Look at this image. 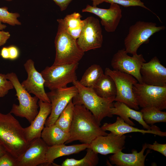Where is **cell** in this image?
Masks as SVG:
<instances>
[{
	"label": "cell",
	"mask_w": 166,
	"mask_h": 166,
	"mask_svg": "<svg viewBox=\"0 0 166 166\" xmlns=\"http://www.w3.org/2000/svg\"><path fill=\"white\" fill-rule=\"evenodd\" d=\"M69 132L70 137L65 144L78 140L82 143L90 144L97 137L108 134L98 124L91 112L81 105H74Z\"/></svg>",
	"instance_id": "cell-1"
},
{
	"label": "cell",
	"mask_w": 166,
	"mask_h": 166,
	"mask_svg": "<svg viewBox=\"0 0 166 166\" xmlns=\"http://www.w3.org/2000/svg\"><path fill=\"white\" fill-rule=\"evenodd\" d=\"M30 142L26 140L24 128L10 113H0V144L16 159L28 148Z\"/></svg>",
	"instance_id": "cell-2"
},
{
	"label": "cell",
	"mask_w": 166,
	"mask_h": 166,
	"mask_svg": "<svg viewBox=\"0 0 166 166\" xmlns=\"http://www.w3.org/2000/svg\"><path fill=\"white\" fill-rule=\"evenodd\" d=\"M72 83L78 91L77 94L72 100L74 105H84L91 112L100 126L104 118L113 117L111 109L113 106L115 97H102L98 95L92 88L81 85L79 81H75Z\"/></svg>",
	"instance_id": "cell-3"
},
{
	"label": "cell",
	"mask_w": 166,
	"mask_h": 166,
	"mask_svg": "<svg viewBox=\"0 0 166 166\" xmlns=\"http://www.w3.org/2000/svg\"><path fill=\"white\" fill-rule=\"evenodd\" d=\"M57 21L58 26L54 41L56 55L52 65L79 63L84 52L78 46L76 40L65 30L62 19H58Z\"/></svg>",
	"instance_id": "cell-4"
},
{
	"label": "cell",
	"mask_w": 166,
	"mask_h": 166,
	"mask_svg": "<svg viewBox=\"0 0 166 166\" xmlns=\"http://www.w3.org/2000/svg\"><path fill=\"white\" fill-rule=\"evenodd\" d=\"M6 78L12 83L19 101V105L14 104L10 112L15 116L26 118L30 124L38 115L39 99L32 97L20 83L16 74L13 72L6 75Z\"/></svg>",
	"instance_id": "cell-5"
},
{
	"label": "cell",
	"mask_w": 166,
	"mask_h": 166,
	"mask_svg": "<svg viewBox=\"0 0 166 166\" xmlns=\"http://www.w3.org/2000/svg\"><path fill=\"white\" fill-rule=\"evenodd\" d=\"M165 29L164 26H157L155 23L139 21L131 26L124 41L125 49L128 53L137 54L139 47L148 43L154 34Z\"/></svg>",
	"instance_id": "cell-6"
},
{
	"label": "cell",
	"mask_w": 166,
	"mask_h": 166,
	"mask_svg": "<svg viewBox=\"0 0 166 166\" xmlns=\"http://www.w3.org/2000/svg\"><path fill=\"white\" fill-rule=\"evenodd\" d=\"M79 63L46 66L41 73L44 80V86L50 90L67 87L77 80L76 71Z\"/></svg>",
	"instance_id": "cell-7"
},
{
	"label": "cell",
	"mask_w": 166,
	"mask_h": 166,
	"mask_svg": "<svg viewBox=\"0 0 166 166\" xmlns=\"http://www.w3.org/2000/svg\"><path fill=\"white\" fill-rule=\"evenodd\" d=\"M104 73L110 76L115 82L116 89L115 101L123 102L130 108L138 110L139 106L132 90L133 85L138 82L137 80L131 75L109 68L105 69Z\"/></svg>",
	"instance_id": "cell-8"
},
{
	"label": "cell",
	"mask_w": 166,
	"mask_h": 166,
	"mask_svg": "<svg viewBox=\"0 0 166 166\" xmlns=\"http://www.w3.org/2000/svg\"><path fill=\"white\" fill-rule=\"evenodd\" d=\"M133 92L140 107H153L160 110L166 109V86H158L137 82Z\"/></svg>",
	"instance_id": "cell-9"
},
{
	"label": "cell",
	"mask_w": 166,
	"mask_h": 166,
	"mask_svg": "<svg viewBox=\"0 0 166 166\" xmlns=\"http://www.w3.org/2000/svg\"><path fill=\"white\" fill-rule=\"evenodd\" d=\"M84 25L77 43L84 52L102 46L103 38L102 29L98 19L93 16L84 20Z\"/></svg>",
	"instance_id": "cell-10"
},
{
	"label": "cell",
	"mask_w": 166,
	"mask_h": 166,
	"mask_svg": "<svg viewBox=\"0 0 166 166\" xmlns=\"http://www.w3.org/2000/svg\"><path fill=\"white\" fill-rule=\"evenodd\" d=\"M125 49L119 50L113 55L111 65L113 70L134 77L138 83H142L140 71L142 64L146 62L142 54L137 53L130 56Z\"/></svg>",
	"instance_id": "cell-11"
},
{
	"label": "cell",
	"mask_w": 166,
	"mask_h": 166,
	"mask_svg": "<svg viewBox=\"0 0 166 166\" xmlns=\"http://www.w3.org/2000/svg\"><path fill=\"white\" fill-rule=\"evenodd\" d=\"M77 93V89L74 85L46 93L50 101L51 108V113L46 121L45 126L55 123L61 112Z\"/></svg>",
	"instance_id": "cell-12"
},
{
	"label": "cell",
	"mask_w": 166,
	"mask_h": 166,
	"mask_svg": "<svg viewBox=\"0 0 166 166\" xmlns=\"http://www.w3.org/2000/svg\"><path fill=\"white\" fill-rule=\"evenodd\" d=\"M24 66L27 74V78L21 83L22 86L29 93L34 94L39 100L50 103L44 89L45 80L41 73L36 69L34 61L29 59Z\"/></svg>",
	"instance_id": "cell-13"
},
{
	"label": "cell",
	"mask_w": 166,
	"mask_h": 166,
	"mask_svg": "<svg viewBox=\"0 0 166 166\" xmlns=\"http://www.w3.org/2000/svg\"><path fill=\"white\" fill-rule=\"evenodd\" d=\"M140 72L142 83L155 86H166V68L157 57L144 63Z\"/></svg>",
	"instance_id": "cell-14"
},
{
	"label": "cell",
	"mask_w": 166,
	"mask_h": 166,
	"mask_svg": "<svg viewBox=\"0 0 166 166\" xmlns=\"http://www.w3.org/2000/svg\"><path fill=\"white\" fill-rule=\"evenodd\" d=\"M82 11L92 13L99 17L101 19V24L108 32L116 31L122 17V10L119 5L115 3H111L108 9L87 5Z\"/></svg>",
	"instance_id": "cell-15"
},
{
	"label": "cell",
	"mask_w": 166,
	"mask_h": 166,
	"mask_svg": "<svg viewBox=\"0 0 166 166\" xmlns=\"http://www.w3.org/2000/svg\"><path fill=\"white\" fill-rule=\"evenodd\" d=\"M48 147L41 137L34 140L26 150L16 159V166L43 165Z\"/></svg>",
	"instance_id": "cell-16"
},
{
	"label": "cell",
	"mask_w": 166,
	"mask_h": 166,
	"mask_svg": "<svg viewBox=\"0 0 166 166\" xmlns=\"http://www.w3.org/2000/svg\"><path fill=\"white\" fill-rule=\"evenodd\" d=\"M126 136L115 134L111 132L105 136L97 137L90 144L95 152L102 155L114 154L125 148Z\"/></svg>",
	"instance_id": "cell-17"
},
{
	"label": "cell",
	"mask_w": 166,
	"mask_h": 166,
	"mask_svg": "<svg viewBox=\"0 0 166 166\" xmlns=\"http://www.w3.org/2000/svg\"><path fill=\"white\" fill-rule=\"evenodd\" d=\"M38 113L30 125L24 128L25 138L27 141L30 142L34 140L41 137L42 132L44 128L46 119L51 112V104L39 100Z\"/></svg>",
	"instance_id": "cell-18"
},
{
	"label": "cell",
	"mask_w": 166,
	"mask_h": 166,
	"mask_svg": "<svg viewBox=\"0 0 166 166\" xmlns=\"http://www.w3.org/2000/svg\"><path fill=\"white\" fill-rule=\"evenodd\" d=\"M147 143L142 145L141 151L138 152L133 149L130 153H125L122 151L113 154L109 157V161L112 164L117 166H144L146 158L150 152V149L148 150L146 154H144L147 148Z\"/></svg>",
	"instance_id": "cell-19"
},
{
	"label": "cell",
	"mask_w": 166,
	"mask_h": 166,
	"mask_svg": "<svg viewBox=\"0 0 166 166\" xmlns=\"http://www.w3.org/2000/svg\"><path fill=\"white\" fill-rule=\"evenodd\" d=\"M101 128L106 131H110L115 134L122 135L129 133L139 132L143 134L150 133L161 137L166 136V132L161 131L159 128L151 130L142 129L133 127L126 123L119 117L117 118L116 121L112 123H105L101 126Z\"/></svg>",
	"instance_id": "cell-20"
},
{
	"label": "cell",
	"mask_w": 166,
	"mask_h": 166,
	"mask_svg": "<svg viewBox=\"0 0 166 166\" xmlns=\"http://www.w3.org/2000/svg\"><path fill=\"white\" fill-rule=\"evenodd\" d=\"M111 112L112 114L119 116L126 123L134 126L135 124L131 121L129 118L133 119L141 124L143 128L147 130L154 129L158 127L155 125H149L143 120L142 113L128 106L123 102L116 101L113 103V106L111 108Z\"/></svg>",
	"instance_id": "cell-21"
},
{
	"label": "cell",
	"mask_w": 166,
	"mask_h": 166,
	"mask_svg": "<svg viewBox=\"0 0 166 166\" xmlns=\"http://www.w3.org/2000/svg\"><path fill=\"white\" fill-rule=\"evenodd\" d=\"M89 147L90 144L84 143L70 145L62 144L49 146L46 154L45 162L43 165H51L57 158L78 153Z\"/></svg>",
	"instance_id": "cell-22"
},
{
	"label": "cell",
	"mask_w": 166,
	"mask_h": 166,
	"mask_svg": "<svg viewBox=\"0 0 166 166\" xmlns=\"http://www.w3.org/2000/svg\"><path fill=\"white\" fill-rule=\"evenodd\" d=\"M70 136L69 132L64 131L55 124L44 127L41 135V138L48 146L64 144Z\"/></svg>",
	"instance_id": "cell-23"
},
{
	"label": "cell",
	"mask_w": 166,
	"mask_h": 166,
	"mask_svg": "<svg viewBox=\"0 0 166 166\" xmlns=\"http://www.w3.org/2000/svg\"><path fill=\"white\" fill-rule=\"evenodd\" d=\"M82 17L79 13L74 12L62 19L65 30L76 40L79 37L84 26V20L81 19Z\"/></svg>",
	"instance_id": "cell-24"
},
{
	"label": "cell",
	"mask_w": 166,
	"mask_h": 166,
	"mask_svg": "<svg viewBox=\"0 0 166 166\" xmlns=\"http://www.w3.org/2000/svg\"><path fill=\"white\" fill-rule=\"evenodd\" d=\"M92 89L98 95L103 98L115 97L116 94V87L113 80L105 73Z\"/></svg>",
	"instance_id": "cell-25"
},
{
	"label": "cell",
	"mask_w": 166,
	"mask_h": 166,
	"mask_svg": "<svg viewBox=\"0 0 166 166\" xmlns=\"http://www.w3.org/2000/svg\"><path fill=\"white\" fill-rule=\"evenodd\" d=\"M104 73L100 65L94 64L86 69L79 81L84 86L93 88Z\"/></svg>",
	"instance_id": "cell-26"
},
{
	"label": "cell",
	"mask_w": 166,
	"mask_h": 166,
	"mask_svg": "<svg viewBox=\"0 0 166 166\" xmlns=\"http://www.w3.org/2000/svg\"><path fill=\"white\" fill-rule=\"evenodd\" d=\"M85 156L82 159L77 160L67 158L62 163V166H96L99 163L98 153L89 147L87 149Z\"/></svg>",
	"instance_id": "cell-27"
},
{
	"label": "cell",
	"mask_w": 166,
	"mask_h": 166,
	"mask_svg": "<svg viewBox=\"0 0 166 166\" xmlns=\"http://www.w3.org/2000/svg\"><path fill=\"white\" fill-rule=\"evenodd\" d=\"M72 100L61 112L54 123L67 132H70L73 117L74 105Z\"/></svg>",
	"instance_id": "cell-28"
},
{
	"label": "cell",
	"mask_w": 166,
	"mask_h": 166,
	"mask_svg": "<svg viewBox=\"0 0 166 166\" xmlns=\"http://www.w3.org/2000/svg\"><path fill=\"white\" fill-rule=\"evenodd\" d=\"M140 111L142 118L147 124L151 125L159 122H166V112L153 107L142 108Z\"/></svg>",
	"instance_id": "cell-29"
},
{
	"label": "cell",
	"mask_w": 166,
	"mask_h": 166,
	"mask_svg": "<svg viewBox=\"0 0 166 166\" xmlns=\"http://www.w3.org/2000/svg\"><path fill=\"white\" fill-rule=\"evenodd\" d=\"M20 16L17 13H12L8 10L6 6L0 7V21L10 26L20 25L21 22L18 18Z\"/></svg>",
	"instance_id": "cell-30"
},
{
	"label": "cell",
	"mask_w": 166,
	"mask_h": 166,
	"mask_svg": "<svg viewBox=\"0 0 166 166\" xmlns=\"http://www.w3.org/2000/svg\"><path fill=\"white\" fill-rule=\"evenodd\" d=\"M93 6H97V5L103 2L110 3H115L121 5L124 7L139 6L150 10L147 7L144 3L141 1L136 0H91Z\"/></svg>",
	"instance_id": "cell-31"
},
{
	"label": "cell",
	"mask_w": 166,
	"mask_h": 166,
	"mask_svg": "<svg viewBox=\"0 0 166 166\" xmlns=\"http://www.w3.org/2000/svg\"><path fill=\"white\" fill-rule=\"evenodd\" d=\"M14 88L12 82L6 78V75L0 73V97H4Z\"/></svg>",
	"instance_id": "cell-32"
},
{
	"label": "cell",
	"mask_w": 166,
	"mask_h": 166,
	"mask_svg": "<svg viewBox=\"0 0 166 166\" xmlns=\"http://www.w3.org/2000/svg\"><path fill=\"white\" fill-rule=\"evenodd\" d=\"M0 166H16V159L6 152L0 157Z\"/></svg>",
	"instance_id": "cell-33"
},
{
	"label": "cell",
	"mask_w": 166,
	"mask_h": 166,
	"mask_svg": "<svg viewBox=\"0 0 166 166\" xmlns=\"http://www.w3.org/2000/svg\"><path fill=\"white\" fill-rule=\"evenodd\" d=\"M147 148L158 152L166 156V144H161L155 141L153 144H146Z\"/></svg>",
	"instance_id": "cell-34"
},
{
	"label": "cell",
	"mask_w": 166,
	"mask_h": 166,
	"mask_svg": "<svg viewBox=\"0 0 166 166\" xmlns=\"http://www.w3.org/2000/svg\"><path fill=\"white\" fill-rule=\"evenodd\" d=\"M8 47L9 51V59L14 60L17 59L19 54L18 48L14 45H11Z\"/></svg>",
	"instance_id": "cell-35"
},
{
	"label": "cell",
	"mask_w": 166,
	"mask_h": 166,
	"mask_svg": "<svg viewBox=\"0 0 166 166\" xmlns=\"http://www.w3.org/2000/svg\"><path fill=\"white\" fill-rule=\"evenodd\" d=\"M58 6L61 11L65 10L73 0H52Z\"/></svg>",
	"instance_id": "cell-36"
},
{
	"label": "cell",
	"mask_w": 166,
	"mask_h": 166,
	"mask_svg": "<svg viewBox=\"0 0 166 166\" xmlns=\"http://www.w3.org/2000/svg\"><path fill=\"white\" fill-rule=\"evenodd\" d=\"M10 36L9 32L0 30V46L4 45Z\"/></svg>",
	"instance_id": "cell-37"
},
{
	"label": "cell",
	"mask_w": 166,
	"mask_h": 166,
	"mask_svg": "<svg viewBox=\"0 0 166 166\" xmlns=\"http://www.w3.org/2000/svg\"><path fill=\"white\" fill-rule=\"evenodd\" d=\"M1 57L4 59H9V54L8 47H3L0 52Z\"/></svg>",
	"instance_id": "cell-38"
},
{
	"label": "cell",
	"mask_w": 166,
	"mask_h": 166,
	"mask_svg": "<svg viewBox=\"0 0 166 166\" xmlns=\"http://www.w3.org/2000/svg\"><path fill=\"white\" fill-rule=\"evenodd\" d=\"M6 152L5 149L0 144V157Z\"/></svg>",
	"instance_id": "cell-39"
},
{
	"label": "cell",
	"mask_w": 166,
	"mask_h": 166,
	"mask_svg": "<svg viewBox=\"0 0 166 166\" xmlns=\"http://www.w3.org/2000/svg\"><path fill=\"white\" fill-rule=\"evenodd\" d=\"M2 22L0 21V30H2L6 27V25L2 24Z\"/></svg>",
	"instance_id": "cell-40"
},
{
	"label": "cell",
	"mask_w": 166,
	"mask_h": 166,
	"mask_svg": "<svg viewBox=\"0 0 166 166\" xmlns=\"http://www.w3.org/2000/svg\"><path fill=\"white\" fill-rule=\"evenodd\" d=\"M5 0V1H12L13 0Z\"/></svg>",
	"instance_id": "cell-41"
},
{
	"label": "cell",
	"mask_w": 166,
	"mask_h": 166,
	"mask_svg": "<svg viewBox=\"0 0 166 166\" xmlns=\"http://www.w3.org/2000/svg\"><path fill=\"white\" fill-rule=\"evenodd\" d=\"M136 0L139 1H141V0Z\"/></svg>",
	"instance_id": "cell-42"
}]
</instances>
